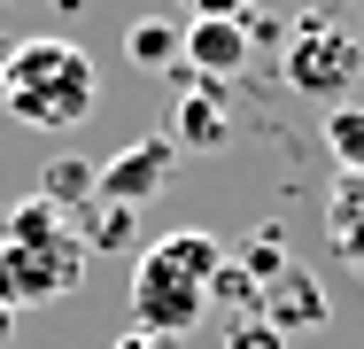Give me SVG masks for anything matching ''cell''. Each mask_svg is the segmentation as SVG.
I'll list each match as a JSON object with an SVG mask.
<instances>
[{"mask_svg":"<svg viewBox=\"0 0 364 349\" xmlns=\"http://www.w3.org/2000/svg\"><path fill=\"white\" fill-rule=\"evenodd\" d=\"M225 272V241L218 233H163L155 249H140L132 264V326L155 342H186L210 318V287Z\"/></svg>","mask_w":364,"mask_h":349,"instance_id":"6da1fadb","label":"cell"},{"mask_svg":"<svg viewBox=\"0 0 364 349\" xmlns=\"http://www.w3.org/2000/svg\"><path fill=\"white\" fill-rule=\"evenodd\" d=\"M85 241H77L70 209H55L47 194L8 209L0 225V303L8 311H39V303H63L85 287Z\"/></svg>","mask_w":364,"mask_h":349,"instance_id":"7a4b0ae2","label":"cell"},{"mask_svg":"<svg viewBox=\"0 0 364 349\" xmlns=\"http://www.w3.org/2000/svg\"><path fill=\"white\" fill-rule=\"evenodd\" d=\"M0 109L31 132H77L101 109V70L70 39H23V47H8V101Z\"/></svg>","mask_w":364,"mask_h":349,"instance_id":"3957f363","label":"cell"},{"mask_svg":"<svg viewBox=\"0 0 364 349\" xmlns=\"http://www.w3.org/2000/svg\"><path fill=\"white\" fill-rule=\"evenodd\" d=\"M171 171H178V140H171V132H140L132 147H117V155L101 163V187H93V202L147 209L163 187H171Z\"/></svg>","mask_w":364,"mask_h":349,"instance_id":"277c9868","label":"cell"},{"mask_svg":"<svg viewBox=\"0 0 364 349\" xmlns=\"http://www.w3.org/2000/svg\"><path fill=\"white\" fill-rule=\"evenodd\" d=\"M364 70V47L349 31H333V24H318V31H302L287 47V85L294 93H318V101H333L341 85H357Z\"/></svg>","mask_w":364,"mask_h":349,"instance_id":"5b68a950","label":"cell"},{"mask_svg":"<svg viewBox=\"0 0 364 349\" xmlns=\"http://www.w3.org/2000/svg\"><path fill=\"white\" fill-rule=\"evenodd\" d=\"M248 16L240 24H225V16H202V24H186V55H178V78H194V85H225V78H240L248 70Z\"/></svg>","mask_w":364,"mask_h":349,"instance_id":"8992f818","label":"cell"},{"mask_svg":"<svg viewBox=\"0 0 364 349\" xmlns=\"http://www.w3.org/2000/svg\"><path fill=\"white\" fill-rule=\"evenodd\" d=\"M256 311H264V318H272L287 342H294V334H318V326H326V287H318L310 272H294V264H279V272L264 279Z\"/></svg>","mask_w":364,"mask_h":349,"instance_id":"52a82bcc","label":"cell"},{"mask_svg":"<svg viewBox=\"0 0 364 349\" xmlns=\"http://www.w3.org/2000/svg\"><path fill=\"white\" fill-rule=\"evenodd\" d=\"M171 140H178V155H218V147H225V101H218V85H194V78H186V101H178V117H171Z\"/></svg>","mask_w":364,"mask_h":349,"instance_id":"ba28073f","label":"cell"},{"mask_svg":"<svg viewBox=\"0 0 364 349\" xmlns=\"http://www.w3.org/2000/svg\"><path fill=\"white\" fill-rule=\"evenodd\" d=\"M124 55L140 70H171L186 55V24H178V16H140V24H124Z\"/></svg>","mask_w":364,"mask_h":349,"instance_id":"9c48e42d","label":"cell"},{"mask_svg":"<svg viewBox=\"0 0 364 349\" xmlns=\"http://www.w3.org/2000/svg\"><path fill=\"white\" fill-rule=\"evenodd\" d=\"M70 225H77V241H85V256H93V249H132V241H140V209H117V202H85Z\"/></svg>","mask_w":364,"mask_h":349,"instance_id":"30bf717a","label":"cell"},{"mask_svg":"<svg viewBox=\"0 0 364 349\" xmlns=\"http://www.w3.org/2000/svg\"><path fill=\"white\" fill-rule=\"evenodd\" d=\"M93 187H101V171H93V163H77V155H55V163H47V179H39V194H47L55 209H70V217L93 202Z\"/></svg>","mask_w":364,"mask_h":349,"instance_id":"8fae6325","label":"cell"},{"mask_svg":"<svg viewBox=\"0 0 364 349\" xmlns=\"http://www.w3.org/2000/svg\"><path fill=\"white\" fill-rule=\"evenodd\" d=\"M326 147H333L349 171H364V109H333V117H326Z\"/></svg>","mask_w":364,"mask_h":349,"instance_id":"7c38bea8","label":"cell"},{"mask_svg":"<svg viewBox=\"0 0 364 349\" xmlns=\"http://www.w3.org/2000/svg\"><path fill=\"white\" fill-rule=\"evenodd\" d=\"M225 349H287V334H279L264 311H240V318H232V334H225Z\"/></svg>","mask_w":364,"mask_h":349,"instance_id":"4fadbf2b","label":"cell"},{"mask_svg":"<svg viewBox=\"0 0 364 349\" xmlns=\"http://www.w3.org/2000/svg\"><path fill=\"white\" fill-rule=\"evenodd\" d=\"M178 8H186V24H202V16H225V24H240L256 0H178Z\"/></svg>","mask_w":364,"mask_h":349,"instance_id":"5bb4252c","label":"cell"},{"mask_svg":"<svg viewBox=\"0 0 364 349\" xmlns=\"http://www.w3.org/2000/svg\"><path fill=\"white\" fill-rule=\"evenodd\" d=\"M109 349H178V342H155V334H140V326H132V334H117Z\"/></svg>","mask_w":364,"mask_h":349,"instance_id":"9a60e30c","label":"cell"},{"mask_svg":"<svg viewBox=\"0 0 364 349\" xmlns=\"http://www.w3.org/2000/svg\"><path fill=\"white\" fill-rule=\"evenodd\" d=\"M0 349H16V311L0 303Z\"/></svg>","mask_w":364,"mask_h":349,"instance_id":"2e32d148","label":"cell"},{"mask_svg":"<svg viewBox=\"0 0 364 349\" xmlns=\"http://www.w3.org/2000/svg\"><path fill=\"white\" fill-rule=\"evenodd\" d=\"M0 101H8V47H0Z\"/></svg>","mask_w":364,"mask_h":349,"instance_id":"e0dca14e","label":"cell"}]
</instances>
